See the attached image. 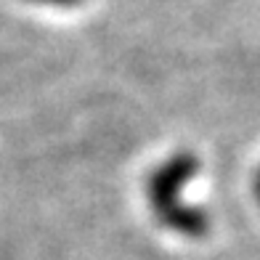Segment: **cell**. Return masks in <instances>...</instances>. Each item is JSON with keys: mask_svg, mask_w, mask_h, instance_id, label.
Returning a JSON list of instances; mask_svg holds the SVG:
<instances>
[{"mask_svg": "<svg viewBox=\"0 0 260 260\" xmlns=\"http://www.w3.org/2000/svg\"><path fill=\"white\" fill-rule=\"evenodd\" d=\"M197 170L199 159L191 151H178L170 159H165L146 181L149 207L157 223L186 239H202L210 231V215L202 207L188 205L183 199L186 186L194 181Z\"/></svg>", "mask_w": 260, "mask_h": 260, "instance_id": "6da1fadb", "label": "cell"}, {"mask_svg": "<svg viewBox=\"0 0 260 260\" xmlns=\"http://www.w3.org/2000/svg\"><path fill=\"white\" fill-rule=\"evenodd\" d=\"M255 191H257V199H260V173H257V178H255Z\"/></svg>", "mask_w": 260, "mask_h": 260, "instance_id": "3957f363", "label": "cell"}, {"mask_svg": "<svg viewBox=\"0 0 260 260\" xmlns=\"http://www.w3.org/2000/svg\"><path fill=\"white\" fill-rule=\"evenodd\" d=\"M29 3H40V6H58V8H72V6H80L82 0H29Z\"/></svg>", "mask_w": 260, "mask_h": 260, "instance_id": "7a4b0ae2", "label": "cell"}]
</instances>
